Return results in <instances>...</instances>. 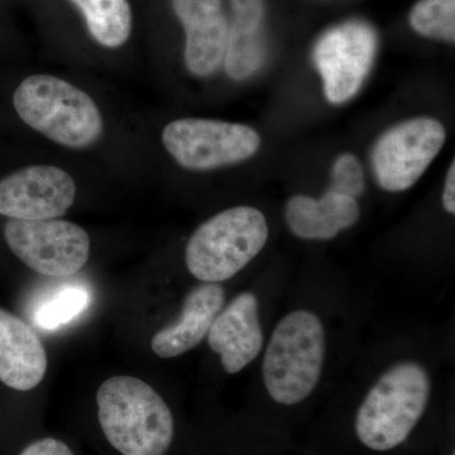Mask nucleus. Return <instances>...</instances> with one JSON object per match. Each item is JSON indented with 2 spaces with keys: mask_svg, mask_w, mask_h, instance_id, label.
Returning a JSON list of instances; mask_svg holds the SVG:
<instances>
[{
  "mask_svg": "<svg viewBox=\"0 0 455 455\" xmlns=\"http://www.w3.org/2000/svg\"><path fill=\"white\" fill-rule=\"evenodd\" d=\"M98 418L109 444L122 455H164L175 434L170 407L148 385L114 376L99 387Z\"/></svg>",
  "mask_w": 455,
  "mask_h": 455,
  "instance_id": "nucleus-1",
  "label": "nucleus"
},
{
  "mask_svg": "<svg viewBox=\"0 0 455 455\" xmlns=\"http://www.w3.org/2000/svg\"><path fill=\"white\" fill-rule=\"evenodd\" d=\"M431 394L429 373L416 362L388 368L364 397L355 433L371 451H388L409 438L423 418Z\"/></svg>",
  "mask_w": 455,
  "mask_h": 455,
  "instance_id": "nucleus-2",
  "label": "nucleus"
},
{
  "mask_svg": "<svg viewBox=\"0 0 455 455\" xmlns=\"http://www.w3.org/2000/svg\"><path fill=\"white\" fill-rule=\"evenodd\" d=\"M326 334L322 320L296 310L278 322L263 358V382L272 400L298 405L315 390L322 377Z\"/></svg>",
  "mask_w": 455,
  "mask_h": 455,
  "instance_id": "nucleus-3",
  "label": "nucleus"
},
{
  "mask_svg": "<svg viewBox=\"0 0 455 455\" xmlns=\"http://www.w3.org/2000/svg\"><path fill=\"white\" fill-rule=\"evenodd\" d=\"M13 104L27 125L70 148L94 145L103 133V116L94 100L59 77H27L14 92Z\"/></svg>",
  "mask_w": 455,
  "mask_h": 455,
  "instance_id": "nucleus-4",
  "label": "nucleus"
},
{
  "mask_svg": "<svg viewBox=\"0 0 455 455\" xmlns=\"http://www.w3.org/2000/svg\"><path fill=\"white\" fill-rule=\"evenodd\" d=\"M267 239V220L259 209L235 206L218 212L188 239V271L203 283H224L250 265Z\"/></svg>",
  "mask_w": 455,
  "mask_h": 455,
  "instance_id": "nucleus-5",
  "label": "nucleus"
},
{
  "mask_svg": "<svg viewBox=\"0 0 455 455\" xmlns=\"http://www.w3.org/2000/svg\"><path fill=\"white\" fill-rule=\"evenodd\" d=\"M163 142L182 167L212 170L242 163L259 151L253 128L211 119H179L166 125Z\"/></svg>",
  "mask_w": 455,
  "mask_h": 455,
  "instance_id": "nucleus-6",
  "label": "nucleus"
},
{
  "mask_svg": "<svg viewBox=\"0 0 455 455\" xmlns=\"http://www.w3.org/2000/svg\"><path fill=\"white\" fill-rule=\"evenodd\" d=\"M4 236L12 252L44 276H71L89 259L88 233L71 221L11 220Z\"/></svg>",
  "mask_w": 455,
  "mask_h": 455,
  "instance_id": "nucleus-7",
  "label": "nucleus"
},
{
  "mask_svg": "<svg viewBox=\"0 0 455 455\" xmlns=\"http://www.w3.org/2000/svg\"><path fill=\"white\" fill-rule=\"evenodd\" d=\"M445 140L444 125L429 116L409 119L386 132L372 152L379 187L392 193L411 188L439 155Z\"/></svg>",
  "mask_w": 455,
  "mask_h": 455,
  "instance_id": "nucleus-8",
  "label": "nucleus"
},
{
  "mask_svg": "<svg viewBox=\"0 0 455 455\" xmlns=\"http://www.w3.org/2000/svg\"><path fill=\"white\" fill-rule=\"evenodd\" d=\"M376 51V32L361 20L334 27L320 37L314 49V62L331 103H344L357 94L370 73Z\"/></svg>",
  "mask_w": 455,
  "mask_h": 455,
  "instance_id": "nucleus-9",
  "label": "nucleus"
},
{
  "mask_svg": "<svg viewBox=\"0 0 455 455\" xmlns=\"http://www.w3.org/2000/svg\"><path fill=\"white\" fill-rule=\"evenodd\" d=\"M76 187L66 171L31 166L0 180V215L17 220H50L74 204Z\"/></svg>",
  "mask_w": 455,
  "mask_h": 455,
  "instance_id": "nucleus-10",
  "label": "nucleus"
},
{
  "mask_svg": "<svg viewBox=\"0 0 455 455\" xmlns=\"http://www.w3.org/2000/svg\"><path fill=\"white\" fill-rule=\"evenodd\" d=\"M259 299L242 292L215 317L208 333V344L220 355L221 366L229 374L243 371L259 357L263 347Z\"/></svg>",
  "mask_w": 455,
  "mask_h": 455,
  "instance_id": "nucleus-11",
  "label": "nucleus"
},
{
  "mask_svg": "<svg viewBox=\"0 0 455 455\" xmlns=\"http://www.w3.org/2000/svg\"><path fill=\"white\" fill-rule=\"evenodd\" d=\"M173 11L187 33L185 62L196 76L218 70L226 55L229 23L221 0H172Z\"/></svg>",
  "mask_w": 455,
  "mask_h": 455,
  "instance_id": "nucleus-12",
  "label": "nucleus"
},
{
  "mask_svg": "<svg viewBox=\"0 0 455 455\" xmlns=\"http://www.w3.org/2000/svg\"><path fill=\"white\" fill-rule=\"evenodd\" d=\"M47 355L35 331L20 317L0 309V382L29 391L44 381Z\"/></svg>",
  "mask_w": 455,
  "mask_h": 455,
  "instance_id": "nucleus-13",
  "label": "nucleus"
},
{
  "mask_svg": "<svg viewBox=\"0 0 455 455\" xmlns=\"http://www.w3.org/2000/svg\"><path fill=\"white\" fill-rule=\"evenodd\" d=\"M226 292L220 283H204L188 293L181 315L152 338V350L160 358H175L196 348L208 335L223 310Z\"/></svg>",
  "mask_w": 455,
  "mask_h": 455,
  "instance_id": "nucleus-14",
  "label": "nucleus"
},
{
  "mask_svg": "<svg viewBox=\"0 0 455 455\" xmlns=\"http://www.w3.org/2000/svg\"><path fill=\"white\" fill-rule=\"evenodd\" d=\"M359 215L357 200L331 188L320 199L296 196L286 205L287 224L302 239L328 241L355 226Z\"/></svg>",
  "mask_w": 455,
  "mask_h": 455,
  "instance_id": "nucleus-15",
  "label": "nucleus"
},
{
  "mask_svg": "<svg viewBox=\"0 0 455 455\" xmlns=\"http://www.w3.org/2000/svg\"><path fill=\"white\" fill-rule=\"evenodd\" d=\"M233 20L228 33L224 65L232 79L252 76L265 61L262 36L265 3L263 0H230Z\"/></svg>",
  "mask_w": 455,
  "mask_h": 455,
  "instance_id": "nucleus-16",
  "label": "nucleus"
},
{
  "mask_svg": "<svg viewBox=\"0 0 455 455\" xmlns=\"http://www.w3.org/2000/svg\"><path fill=\"white\" fill-rule=\"evenodd\" d=\"M85 18L90 35L101 46L116 49L130 38L132 12L128 0H71Z\"/></svg>",
  "mask_w": 455,
  "mask_h": 455,
  "instance_id": "nucleus-17",
  "label": "nucleus"
},
{
  "mask_svg": "<svg viewBox=\"0 0 455 455\" xmlns=\"http://www.w3.org/2000/svg\"><path fill=\"white\" fill-rule=\"evenodd\" d=\"M410 25L419 35L455 41V0H419L410 13Z\"/></svg>",
  "mask_w": 455,
  "mask_h": 455,
  "instance_id": "nucleus-18",
  "label": "nucleus"
},
{
  "mask_svg": "<svg viewBox=\"0 0 455 455\" xmlns=\"http://www.w3.org/2000/svg\"><path fill=\"white\" fill-rule=\"evenodd\" d=\"M89 293L83 286L62 287L36 311L35 322L44 329H56L86 309Z\"/></svg>",
  "mask_w": 455,
  "mask_h": 455,
  "instance_id": "nucleus-19",
  "label": "nucleus"
},
{
  "mask_svg": "<svg viewBox=\"0 0 455 455\" xmlns=\"http://www.w3.org/2000/svg\"><path fill=\"white\" fill-rule=\"evenodd\" d=\"M331 190L357 200L364 191V173L357 157L346 154L335 161Z\"/></svg>",
  "mask_w": 455,
  "mask_h": 455,
  "instance_id": "nucleus-20",
  "label": "nucleus"
},
{
  "mask_svg": "<svg viewBox=\"0 0 455 455\" xmlns=\"http://www.w3.org/2000/svg\"><path fill=\"white\" fill-rule=\"evenodd\" d=\"M20 455H74V453L61 440L44 438L29 444Z\"/></svg>",
  "mask_w": 455,
  "mask_h": 455,
  "instance_id": "nucleus-21",
  "label": "nucleus"
},
{
  "mask_svg": "<svg viewBox=\"0 0 455 455\" xmlns=\"http://www.w3.org/2000/svg\"><path fill=\"white\" fill-rule=\"evenodd\" d=\"M443 206L449 214L455 212V163L449 167L447 180H445L444 193H443Z\"/></svg>",
  "mask_w": 455,
  "mask_h": 455,
  "instance_id": "nucleus-22",
  "label": "nucleus"
},
{
  "mask_svg": "<svg viewBox=\"0 0 455 455\" xmlns=\"http://www.w3.org/2000/svg\"><path fill=\"white\" fill-rule=\"evenodd\" d=\"M454 455V454H453Z\"/></svg>",
  "mask_w": 455,
  "mask_h": 455,
  "instance_id": "nucleus-23",
  "label": "nucleus"
}]
</instances>
